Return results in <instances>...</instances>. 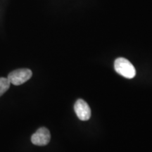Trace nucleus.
<instances>
[{"mask_svg":"<svg viewBox=\"0 0 152 152\" xmlns=\"http://www.w3.org/2000/svg\"><path fill=\"white\" fill-rule=\"evenodd\" d=\"M11 83L8 78L0 77V96H2L4 93L9 90Z\"/></svg>","mask_w":152,"mask_h":152,"instance_id":"5","label":"nucleus"},{"mask_svg":"<svg viewBox=\"0 0 152 152\" xmlns=\"http://www.w3.org/2000/svg\"><path fill=\"white\" fill-rule=\"evenodd\" d=\"M114 68L118 73L128 79H132L136 75L134 66L125 58L120 57L114 62Z\"/></svg>","mask_w":152,"mask_h":152,"instance_id":"1","label":"nucleus"},{"mask_svg":"<svg viewBox=\"0 0 152 152\" xmlns=\"http://www.w3.org/2000/svg\"><path fill=\"white\" fill-rule=\"evenodd\" d=\"M74 110L77 118L81 121H88L91 117V109L86 102L77 99L74 105Z\"/></svg>","mask_w":152,"mask_h":152,"instance_id":"4","label":"nucleus"},{"mask_svg":"<svg viewBox=\"0 0 152 152\" xmlns=\"http://www.w3.org/2000/svg\"><path fill=\"white\" fill-rule=\"evenodd\" d=\"M51 134L46 128H40L36 131L31 137L32 143L37 146H45L49 144Z\"/></svg>","mask_w":152,"mask_h":152,"instance_id":"3","label":"nucleus"},{"mask_svg":"<svg viewBox=\"0 0 152 152\" xmlns=\"http://www.w3.org/2000/svg\"><path fill=\"white\" fill-rule=\"evenodd\" d=\"M33 73L28 68H20L12 71L9 74L8 80L11 84L14 85H20L27 82L31 78Z\"/></svg>","mask_w":152,"mask_h":152,"instance_id":"2","label":"nucleus"}]
</instances>
